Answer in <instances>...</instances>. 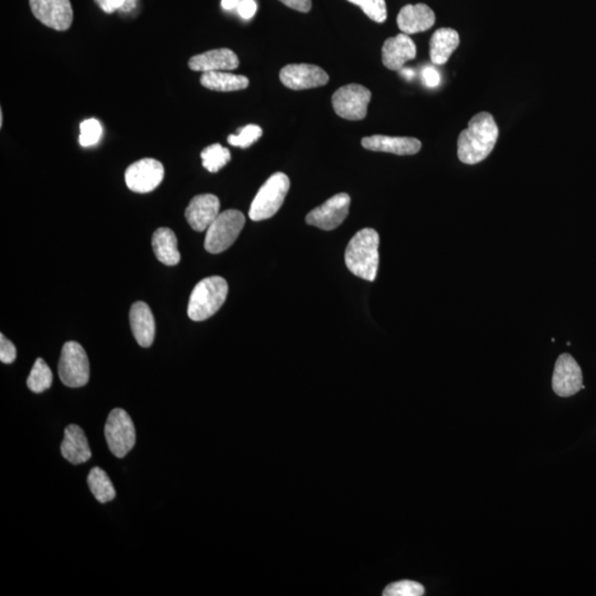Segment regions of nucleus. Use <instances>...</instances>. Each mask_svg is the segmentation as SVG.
<instances>
[{"instance_id": "obj_1", "label": "nucleus", "mask_w": 596, "mask_h": 596, "mask_svg": "<svg viewBox=\"0 0 596 596\" xmlns=\"http://www.w3.org/2000/svg\"><path fill=\"white\" fill-rule=\"evenodd\" d=\"M500 129L495 119L487 112L475 115L458 141L459 161L468 165L485 161L495 148Z\"/></svg>"}, {"instance_id": "obj_2", "label": "nucleus", "mask_w": 596, "mask_h": 596, "mask_svg": "<svg viewBox=\"0 0 596 596\" xmlns=\"http://www.w3.org/2000/svg\"><path fill=\"white\" fill-rule=\"evenodd\" d=\"M379 244L378 232L371 228H365L352 237L344 253V262L353 276L375 281L379 269Z\"/></svg>"}, {"instance_id": "obj_3", "label": "nucleus", "mask_w": 596, "mask_h": 596, "mask_svg": "<svg viewBox=\"0 0 596 596\" xmlns=\"http://www.w3.org/2000/svg\"><path fill=\"white\" fill-rule=\"evenodd\" d=\"M229 286L225 278L211 277L203 278L195 286L189 298L188 316L194 321L212 318L227 300Z\"/></svg>"}, {"instance_id": "obj_4", "label": "nucleus", "mask_w": 596, "mask_h": 596, "mask_svg": "<svg viewBox=\"0 0 596 596\" xmlns=\"http://www.w3.org/2000/svg\"><path fill=\"white\" fill-rule=\"evenodd\" d=\"M290 187V178L283 172H277L269 177L251 203V220L262 221L276 216L283 206Z\"/></svg>"}, {"instance_id": "obj_5", "label": "nucleus", "mask_w": 596, "mask_h": 596, "mask_svg": "<svg viewBox=\"0 0 596 596\" xmlns=\"http://www.w3.org/2000/svg\"><path fill=\"white\" fill-rule=\"evenodd\" d=\"M245 225L244 214L229 209L219 214L208 228L204 249L211 254H219L230 248L240 236Z\"/></svg>"}, {"instance_id": "obj_6", "label": "nucleus", "mask_w": 596, "mask_h": 596, "mask_svg": "<svg viewBox=\"0 0 596 596\" xmlns=\"http://www.w3.org/2000/svg\"><path fill=\"white\" fill-rule=\"evenodd\" d=\"M58 371L60 379L69 388H81L90 380V362L85 348L76 342L64 344L60 356Z\"/></svg>"}, {"instance_id": "obj_7", "label": "nucleus", "mask_w": 596, "mask_h": 596, "mask_svg": "<svg viewBox=\"0 0 596 596\" xmlns=\"http://www.w3.org/2000/svg\"><path fill=\"white\" fill-rule=\"evenodd\" d=\"M104 435L111 453L123 459L137 443V430L132 418L123 409H114L107 418Z\"/></svg>"}, {"instance_id": "obj_8", "label": "nucleus", "mask_w": 596, "mask_h": 596, "mask_svg": "<svg viewBox=\"0 0 596 596\" xmlns=\"http://www.w3.org/2000/svg\"><path fill=\"white\" fill-rule=\"evenodd\" d=\"M371 92L360 85H347L334 93L332 103L335 112L348 120H361L366 118Z\"/></svg>"}, {"instance_id": "obj_9", "label": "nucleus", "mask_w": 596, "mask_h": 596, "mask_svg": "<svg viewBox=\"0 0 596 596\" xmlns=\"http://www.w3.org/2000/svg\"><path fill=\"white\" fill-rule=\"evenodd\" d=\"M165 177V169L153 158L134 162L125 171V183L134 193L147 194L155 190Z\"/></svg>"}, {"instance_id": "obj_10", "label": "nucleus", "mask_w": 596, "mask_h": 596, "mask_svg": "<svg viewBox=\"0 0 596 596\" xmlns=\"http://www.w3.org/2000/svg\"><path fill=\"white\" fill-rule=\"evenodd\" d=\"M351 197L347 194L334 195L321 206L315 208L306 217V222L310 226L319 228L325 231L336 229L344 221L351 208Z\"/></svg>"}, {"instance_id": "obj_11", "label": "nucleus", "mask_w": 596, "mask_h": 596, "mask_svg": "<svg viewBox=\"0 0 596 596\" xmlns=\"http://www.w3.org/2000/svg\"><path fill=\"white\" fill-rule=\"evenodd\" d=\"M34 16L45 26L65 31L73 22V9L70 0H29Z\"/></svg>"}, {"instance_id": "obj_12", "label": "nucleus", "mask_w": 596, "mask_h": 596, "mask_svg": "<svg viewBox=\"0 0 596 596\" xmlns=\"http://www.w3.org/2000/svg\"><path fill=\"white\" fill-rule=\"evenodd\" d=\"M552 389L559 397L567 398L584 389V375L574 357L562 353L554 366Z\"/></svg>"}, {"instance_id": "obj_13", "label": "nucleus", "mask_w": 596, "mask_h": 596, "mask_svg": "<svg viewBox=\"0 0 596 596\" xmlns=\"http://www.w3.org/2000/svg\"><path fill=\"white\" fill-rule=\"evenodd\" d=\"M279 79L284 86L291 90H309L327 85L329 76L319 65L288 64L279 72Z\"/></svg>"}, {"instance_id": "obj_14", "label": "nucleus", "mask_w": 596, "mask_h": 596, "mask_svg": "<svg viewBox=\"0 0 596 596\" xmlns=\"http://www.w3.org/2000/svg\"><path fill=\"white\" fill-rule=\"evenodd\" d=\"M220 214V202L217 195L204 194L195 195L186 209L185 216L195 231L208 230Z\"/></svg>"}, {"instance_id": "obj_15", "label": "nucleus", "mask_w": 596, "mask_h": 596, "mask_svg": "<svg viewBox=\"0 0 596 596\" xmlns=\"http://www.w3.org/2000/svg\"><path fill=\"white\" fill-rule=\"evenodd\" d=\"M417 57V46L409 35L400 34L385 40L383 46V63L393 71H400L404 64Z\"/></svg>"}, {"instance_id": "obj_16", "label": "nucleus", "mask_w": 596, "mask_h": 596, "mask_svg": "<svg viewBox=\"0 0 596 596\" xmlns=\"http://www.w3.org/2000/svg\"><path fill=\"white\" fill-rule=\"evenodd\" d=\"M397 22L402 34H418L435 26V13L426 4H407L400 11Z\"/></svg>"}, {"instance_id": "obj_17", "label": "nucleus", "mask_w": 596, "mask_h": 596, "mask_svg": "<svg viewBox=\"0 0 596 596\" xmlns=\"http://www.w3.org/2000/svg\"><path fill=\"white\" fill-rule=\"evenodd\" d=\"M361 145L368 151L391 153L399 156L416 155L422 148V143L417 138L393 137L385 135L362 138Z\"/></svg>"}, {"instance_id": "obj_18", "label": "nucleus", "mask_w": 596, "mask_h": 596, "mask_svg": "<svg viewBox=\"0 0 596 596\" xmlns=\"http://www.w3.org/2000/svg\"><path fill=\"white\" fill-rule=\"evenodd\" d=\"M239 59L234 51L227 48L207 51L202 54L194 55L189 60V68L193 71L212 72L231 71L239 67Z\"/></svg>"}, {"instance_id": "obj_19", "label": "nucleus", "mask_w": 596, "mask_h": 596, "mask_svg": "<svg viewBox=\"0 0 596 596\" xmlns=\"http://www.w3.org/2000/svg\"><path fill=\"white\" fill-rule=\"evenodd\" d=\"M130 328L139 346L151 347L155 339L156 325L153 311L146 302H137L129 311Z\"/></svg>"}, {"instance_id": "obj_20", "label": "nucleus", "mask_w": 596, "mask_h": 596, "mask_svg": "<svg viewBox=\"0 0 596 596\" xmlns=\"http://www.w3.org/2000/svg\"><path fill=\"white\" fill-rule=\"evenodd\" d=\"M62 454L68 462L73 465L87 463L92 458L86 433L80 426L70 425L65 428Z\"/></svg>"}, {"instance_id": "obj_21", "label": "nucleus", "mask_w": 596, "mask_h": 596, "mask_svg": "<svg viewBox=\"0 0 596 596\" xmlns=\"http://www.w3.org/2000/svg\"><path fill=\"white\" fill-rule=\"evenodd\" d=\"M459 46V32L451 28H441L433 34L430 41L431 62L436 65L445 64Z\"/></svg>"}, {"instance_id": "obj_22", "label": "nucleus", "mask_w": 596, "mask_h": 596, "mask_svg": "<svg viewBox=\"0 0 596 596\" xmlns=\"http://www.w3.org/2000/svg\"><path fill=\"white\" fill-rule=\"evenodd\" d=\"M153 250L158 261L161 263L174 267L179 263L180 252L178 250V241L175 232L170 228H160L153 235Z\"/></svg>"}, {"instance_id": "obj_23", "label": "nucleus", "mask_w": 596, "mask_h": 596, "mask_svg": "<svg viewBox=\"0 0 596 596\" xmlns=\"http://www.w3.org/2000/svg\"><path fill=\"white\" fill-rule=\"evenodd\" d=\"M200 83L209 90L218 92L244 90L250 85L248 78L227 71L204 72L200 78Z\"/></svg>"}, {"instance_id": "obj_24", "label": "nucleus", "mask_w": 596, "mask_h": 596, "mask_svg": "<svg viewBox=\"0 0 596 596\" xmlns=\"http://www.w3.org/2000/svg\"><path fill=\"white\" fill-rule=\"evenodd\" d=\"M87 485L90 487L93 496L101 504H106V502L113 501L116 496L113 484H112L104 470L100 468H93L88 474Z\"/></svg>"}, {"instance_id": "obj_25", "label": "nucleus", "mask_w": 596, "mask_h": 596, "mask_svg": "<svg viewBox=\"0 0 596 596\" xmlns=\"http://www.w3.org/2000/svg\"><path fill=\"white\" fill-rule=\"evenodd\" d=\"M54 375L48 365L44 360L38 358L32 367L29 377H28L27 385L32 393H41L51 388L53 385Z\"/></svg>"}, {"instance_id": "obj_26", "label": "nucleus", "mask_w": 596, "mask_h": 596, "mask_svg": "<svg viewBox=\"0 0 596 596\" xmlns=\"http://www.w3.org/2000/svg\"><path fill=\"white\" fill-rule=\"evenodd\" d=\"M203 166L208 171L218 172L222 170L231 160L229 149L220 145V144H212L202 152Z\"/></svg>"}, {"instance_id": "obj_27", "label": "nucleus", "mask_w": 596, "mask_h": 596, "mask_svg": "<svg viewBox=\"0 0 596 596\" xmlns=\"http://www.w3.org/2000/svg\"><path fill=\"white\" fill-rule=\"evenodd\" d=\"M347 2L360 7L366 16L376 22L383 23L388 17L385 0H347Z\"/></svg>"}, {"instance_id": "obj_28", "label": "nucleus", "mask_w": 596, "mask_h": 596, "mask_svg": "<svg viewBox=\"0 0 596 596\" xmlns=\"http://www.w3.org/2000/svg\"><path fill=\"white\" fill-rule=\"evenodd\" d=\"M425 593V586L418 582L410 580L394 582L384 591L385 596H422Z\"/></svg>"}, {"instance_id": "obj_29", "label": "nucleus", "mask_w": 596, "mask_h": 596, "mask_svg": "<svg viewBox=\"0 0 596 596\" xmlns=\"http://www.w3.org/2000/svg\"><path fill=\"white\" fill-rule=\"evenodd\" d=\"M102 133H103V128H102L99 120L95 119H88L80 125V137H79V142H80L81 146L83 147L95 146L100 142Z\"/></svg>"}, {"instance_id": "obj_30", "label": "nucleus", "mask_w": 596, "mask_h": 596, "mask_svg": "<svg viewBox=\"0 0 596 596\" xmlns=\"http://www.w3.org/2000/svg\"><path fill=\"white\" fill-rule=\"evenodd\" d=\"M263 135V130L258 125L251 124L241 129L239 135H229L228 143L232 146L248 148Z\"/></svg>"}, {"instance_id": "obj_31", "label": "nucleus", "mask_w": 596, "mask_h": 596, "mask_svg": "<svg viewBox=\"0 0 596 596\" xmlns=\"http://www.w3.org/2000/svg\"><path fill=\"white\" fill-rule=\"evenodd\" d=\"M17 351L15 344L9 339L4 337V335H0V360L4 363H12L16 360Z\"/></svg>"}, {"instance_id": "obj_32", "label": "nucleus", "mask_w": 596, "mask_h": 596, "mask_svg": "<svg viewBox=\"0 0 596 596\" xmlns=\"http://www.w3.org/2000/svg\"><path fill=\"white\" fill-rule=\"evenodd\" d=\"M236 11L240 17L249 21L254 17L256 11H258V4H256L255 0H241L240 4H237Z\"/></svg>"}, {"instance_id": "obj_33", "label": "nucleus", "mask_w": 596, "mask_h": 596, "mask_svg": "<svg viewBox=\"0 0 596 596\" xmlns=\"http://www.w3.org/2000/svg\"><path fill=\"white\" fill-rule=\"evenodd\" d=\"M97 6L106 13H113L116 11H122L128 0H95Z\"/></svg>"}, {"instance_id": "obj_34", "label": "nucleus", "mask_w": 596, "mask_h": 596, "mask_svg": "<svg viewBox=\"0 0 596 596\" xmlns=\"http://www.w3.org/2000/svg\"><path fill=\"white\" fill-rule=\"evenodd\" d=\"M422 79L428 87H436L441 82L440 72L433 67H426L422 70Z\"/></svg>"}, {"instance_id": "obj_35", "label": "nucleus", "mask_w": 596, "mask_h": 596, "mask_svg": "<svg viewBox=\"0 0 596 596\" xmlns=\"http://www.w3.org/2000/svg\"><path fill=\"white\" fill-rule=\"evenodd\" d=\"M279 2L301 12H309L311 9V0H279Z\"/></svg>"}, {"instance_id": "obj_36", "label": "nucleus", "mask_w": 596, "mask_h": 596, "mask_svg": "<svg viewBox=\"0 0 596 596\" xmlns=\"http://www.w3.org/2000/svg\"><path fill=\"white\" fill-rule=\"evenodd\" d=\"M240 2L241 0H222L221 4L222 8L226 9V11H232V9L237 7Z\"/></svg>"}, {"instance_id": "obj_37", "label": "nucleus", "mask_w": 596, "mask_h": 596, "mask_svg": "<svg viewBox=\"0 0 596 596\" xmlns=\"http://www.w3.org/2000/svg\"><path fill=\"white\" fill-rule=\"evenodd\" d=\"M400 73L404 79H407L408 81H411L414 77H416V72L412 69L403 68L400 70Z\"/></svg>"}, {"instance_id": "obj_38", "label": "nucleus", "mask_w": 596, "mask_h": 596, "mask_svg": "<svg viewBox=\"0 0 596 596\" xmlns=\"http://www.w3.org/2000/svg\"><path fill=\"white\" fill-rule=\"evenodd\" d=\"M3 122H4L3 112H0V127L2 128H3Z\"/></svg>"}]
</instances>
